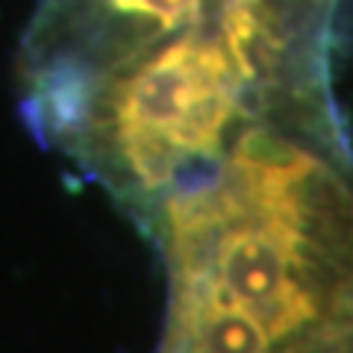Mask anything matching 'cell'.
Returning <instances> with one entry per match:
<instances>
[{"mask_svg":"<svg viewBox=\"0 0 353 353\" xmlns=\"http://www.w3.org/2000/svg\"><path fill=\"white\" fill-rule=\"evenodd\" d=\"M145 224L171 285L159 353H312L353 330V171L324 118L241 132Z\"/></svg>","mask_w":353,"mask_h":353,"instance_id":"6da1fadb","label":"cell"},{"mask_svg":"<svg viewBox=\"0 0 353 353\" xmlns=\"http://www.w3.org/2000/svg\"><path fill=\"white\" fill-rule=\"evenodd\" d=\"M312 353H353V330L336 336L333 341H327L324 347H318V350H312Z\"/></svg>","mask_w":353,"mask_h":353,"instance_id":"7a4b0ae2","label":"cell"}]
</instances>
